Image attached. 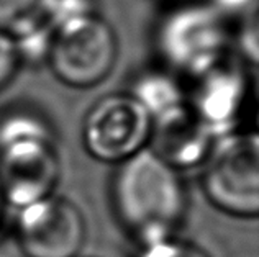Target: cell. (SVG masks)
Segmentation results:
<instances>
[{
    "mask_svg": "<svg viewBox=\"0 0 259 257\" xmlns=\"http://www.w3.org/2000/svg\"><path fill=\"white\" fill-rule=\"evenodd\" d=\"M23 64L17 41L0 31V92L13 82Z\"/></svg>",
    "mask_w": 259,
    "mask_h": 257,
    "instance_id": "obj_13",
    "label": "cell"
},
{
    "mask_svg": "<svg viewBox=\"0 0 259 257\" xmlns=\"http://www.w3.org/2000/svg\"><path fill=\"white\" fill-rule=\"evenodd\" d=\"M128 92L141 104L153 121L167 117L189 104L182 79L164 67L138 74Z\"/></svg>",
    "mask_w": 259,
    "mask_h": 257,
    "instance_id": "obj_11",
    "label": "cell"
},
{
    "mask_svg": "<svg viewBox=\"0 0 259 257\" xmlns=\"http://www.w3.org/2000/svg\"><path fill=\"white\" fill-rule=\"evenodd\" d=\"M176 4H184V2H192V0H172Z\"/></svg>",
    "mask_w": 259,
    "mask_h": 257,
    "instance_id": "obj_17",
    "label": "cell"
},
{
    "mask_svg": "<svg viewBox=\"0 0 259 257\" xmlns=\"http://www.w3.org/2000/svg\"><path fill=\"white\" fill-rule=\"evenodd\" d=\"M117 56L113 28L92 12L54 26L45 63L58 82L74 90H89L108 79Z\"/></svg>",
    "mask_w": 259,
    "mask_h": 257,
    "instance_id": "obj_4",
    "label": "cell"
},
{
    "mask_svg": "<svg viewBox=\"0 0 259 257\" xmlns=\"http://www.w3.org/2000/svg\"><path fill=\"white\" fill-rule=\"evenodd\" d=\"M9 213H10V207L5 200L2 187H0V234H2L4 228H5V223H7V220H9Z\"/></svg>",
    "mask_w": 259,
    "mask_h": 257,
    "instance_id": "obj_16",
    "label": "cell"
},
{
    "mask_svg": "<svg viewBox=\"0 0 259 257\" xmlns=\"http://www.w3.org/2000/svg\"><path fill=\"white\" fill-rule=\"evenodd\" d=\"M236 48L243 58V64L249 67L257 66V18L253 7L248 13L246 22L236 33Z\"/></svg>",
    "mask_w": 259,
    "mask_h": 257,
    "instance_id": "obj_14",
    "label": "cell"
},
{
    "mask_svg": "<svg viewBox=\"0 0 259 257\" xmlns=\"http://www.w3.org/2000/svg\"><path fill=\"white\" fill-rule=\"evenodd\" d=\"M13 234L25 257H79L87 223L74 201L53 193L15 210Z\"/></svg>",
    "mask_w": 259,
    "mask_h": 257,
    "instance_id": "obj_7",
    "label": "cell"
},
{
    "mask_svg": "<svg viewBox=\"0 0 259 257\" xmlns=\"http://www.w3.org/2000/svg\"><path fill=\"white\" fill-rule=\"evenodd\" d=\"M135 257H210L208 252L179 236L162 239L151 244L138 246Z\"/></svg>",
    "mask_w": 259,
    "mask_h": 257,
    "instance_id": "obj_12",
    "label": "cell"
},
{
    "mask_svg": "<svg viewBox=\"0 0 259 257\" xmlns=\"http://www.w3.org/2000/svg\"><path fill=\"white\" fill-rule=\"evenodd\" d=\"M151 133V117L130 92L107 93L95 100L80 126L89 158L112 166L146 149Z\"/></svg>",
    "mask_w": 259,
    "mask_h": 257,
    "instance_id": "obj_6",
    "label": "cell"
},
{
    "mask_svg": "<svg viewBox=\"0 0 259 257\" xmlns=\"http://www.w3.org/2000/svg\"><path fill=\"white\" fill-rule=\"evenodd\" d=\"M233 33L228 15L212 2L176 4L156 26L154 46L164 69L195 80L228 61Z\"/></svg>",
    "mask_w": 259,
    "mask_h": 257,
    "instance_id": "obj_3",
    "label": "cell"
},
{
    "mask_svg": "<svg viewBox=\"0 0 259 257\" xmlns=\"http://www.w3.org/2000/svg\"><path fill=\"white\" fill-rule=\"evenodd\" d=\"M192 82L189 107L205 130L215 139L240 131L249 104L248 69L225 61Z\"/></svg>",
    "mask_w": 259,
    "mask_h": 257,
    "instance_id": "obj_8",
    "label": "cell"
},
{
    "mask_svg": "<svg viewBox=\"0 0 259 257\" xmlns=\"http://www.w3.org/2000/svg\"><path fill=\"white\" fill-rule=\"evenodd\" d=\"M54 0H0V31L13 38L23 63H45Z\"/></svg>",
    "mask_w": 259,
    "mask_h": 257,
    "instance_id": "obj_10",
    "label": "cell"
},
{
    "mask_svg": "<svg viewBox=\"0 0 259 257\" xmlns=\"http://www.w3.org/2000/svg\"><path fill=\"white\" fill-rule=\"evenodd\" d=\"M212 4L225 15L231 12H246L254 7V0H212Z\"/></svg>",
    "mask_w": 259,
    "mask_h": 257,
    "instance_id": "obj_15",
    "label": "cell"
},
{
    "mask_svg": "<svg viewBox=\"0 0 259 257\" xmlns=\"http://www.w3.org/2000/svg\"><path fill=\"white\" fill-rule=\"evenodd\" d=\"M63 164L46 115L17 105L0 113V187L10 210L56 193Z\"/></svg>",
    "mask_w": 259,
    "mask_h": 257,
    "instance_id": "obj_2",
    "label": "cell"
},
{
    "mask_svg": "<svg viewBox=\"0 0 259 257\" xmlns=\"http://www.w3.org/2000/svg\"><path fill=\"white\" fill-rule=\"evenodd\" d=\"M110 200L117 221L136 246L179 236L189 212L181 172L149 146L117 166Z\"/></svg>",
    "mask_w": 259,
    "mask_h": 257,
    "instance_id": "obj_1",
    "label": "cell"
},
{
    "mask_svg": "<svg viewBox=\"0 0 259 257\" xmlns=\"http://www.w3.org/2000/svg\"><path fill=\"white\" fill-rule=\"evenodd\" d=\"M215 141L187 104L181 110L153 121L149 147L182 172L202 167Z\"/></svg>",
    "mask_w": 259,
    "mask_h": 257,
    "instance_id": "obj_9",
    "label": "cell"
},
{
    "mask_svg": "<svg viewBox=\"0 0 259 257\" xmlns=\"http://www.w3.org/2000/svg\"><path fill=\"white\" fill-rule=\"evenodd\" d=\"M202 192L215 210L240 220L259 215V138L240 130L218 138L202 164Z\"/></svg>",
    "mask_w": 259,
    "mask_h": 257,
    "instance_id": "obj_5",
    "label": "cell"
}]
</instances>
